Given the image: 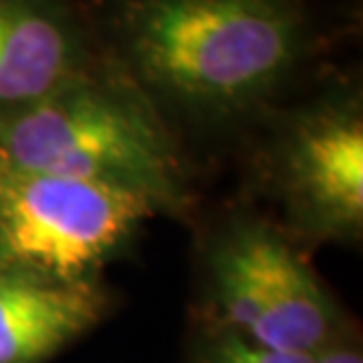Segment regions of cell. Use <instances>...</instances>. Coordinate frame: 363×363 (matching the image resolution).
I'll return each instance as SVG.
<instances>
[{
    "label": "cell",
    "instance_id": "1",
    "mask_svg": "<svg viewBox=\"0 0 363 363\" xmlns=\"http://www.w3.org/2000/svg\"><path fill=\"white\" fill-rule=\"evenodd\" d=\"M101 55L165 118L231 125L272 111L321 52L309 0H83Z\"/></svg>",
    "mask_w": 363,
    "mask_h": 363
},
{
    "label": "cell",
    "instance_id": "2",
    "mask_svg": "<svg viewBox=\"0 0 363 363\" xmlns=\"http://www.w3.org/2000/svg\"><path fill=\"white\" fill-rule=\"evenodd\" d=\"M0 161L123 189L156 215H184L191 206L186 158L172 123L106 57L0 123Z\"/></svg>",
    "mask_w": 363,
    "mask_h": 363
},
{
    "label": "cell",
    "instance_id": "3",
    "mask_svg": "<svg viewBox=\"0 0 363 363\" xmlns=\"http://www.w3.org/2000/svg\"><path fill=\"white\" fill-rule=\"evenodd\" d=\"M215 323L272 350L311 357L347 325L293 234L264 217L238 215L208 252Z\"/></svg>",
    "mask_w": 363,
    "mask_h": 363
},
{
    "label": "cell",
    "instance_id": "4",
    "mask_svg": "<svg viewBox=\"0 0 363 363\" xmlns=\"http://www.w3.org/2000/svg\"><path fill=\"white\" fill-rule=\"evenodd\" d=\"M154 215L123 189L0 161V264L67 281L97 279Z\"/></svg>",
    "mask_w": 363,
    "mask_h": 363
},
{
    "label": "cell",
    "instance_id": "5",
    "mask_svg": "<svg viewBox=\"0 0 363 363\" xmlns=\"http://www.w3.org/2000/svg\"><path fill=\"white\" fill-rule=\"evenodd\" d=\"M262 172L290 234L354 243L363 234V101L335 83L283 111L262 151Z\"/></svg>",
    "mask_w": 363,
    "mask_h": 363
},
{
    "label": "cell",
    "instance_id": "6",
    "mask_svg": "<svg viewBox=\"0 0 363 363\" xmlns=\"http://www.w3.org/2000/svg\"><path fill=\"white\" fill-rule=\"evenodd\" d=\"M101 60L83 0H0V123Z\"/></svg>",
    "mask_w": 363,
    "mask_h": 363
},
{
    "label": "cell",
    "instance_id": "7",
    "mask_svg": "<svg viewBox=\"0 0 363 363\" xmlns=\"http://www.w3.org/2000/svg\"><path fill=\"white\" fill-rule=\"evenodd\" d=\"M106 311L99 279L67 281L0 264V363H48Z\"/></svg>",
    "mask_w": 363,
    "mask_h": 363
},
{
    "label": "cell",
    "instance_id": "8",
    "mask_svg": "<svg viewBox=\"0 0 363 363\" xmlns=\"http://www.w3.org/2000/svg\"><path fill=\"white\" fill-rule=\"evenodd\" d=\"M191 363H311V357L255 345L238 333L213 323L196 345Z\"/></svg>",
    "mask_w": 363,
    "mask_h": 363
},
{
    "label": "cell",
    "instance_id": "9",
    "mask_svg": "<svg viewBox=\"0 0 363 363\" xmlns=\"http://www.w3.org/2000/svg\"><path fill=\"white\" fill-rule=\"evenodd\" d=\"M311 363H363L361 342L352 325L347 323L328 345L311 354Z\"/></svg>",
    "mask_w": 363,
    "mask_h": 363
}]
</instances>
